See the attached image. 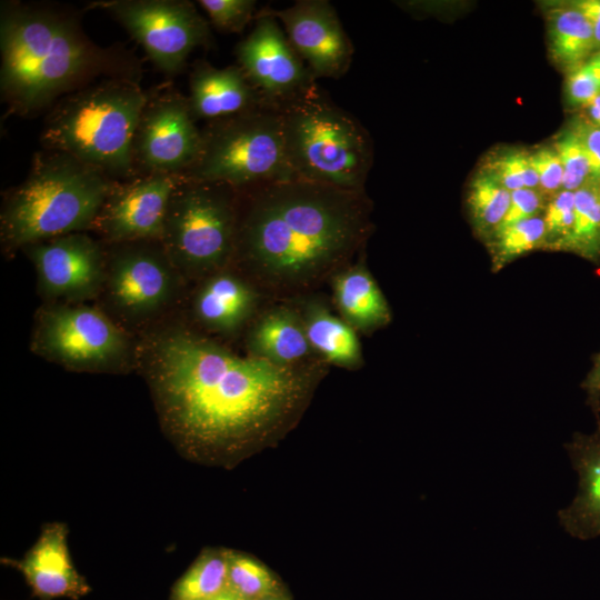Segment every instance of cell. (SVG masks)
Returning <instances> with one entry per match:
<instances>
[{
	"label": "cell",
	"mask_w": 600,
	"mask_h": 600,
	"mask_svg": "<svg viewBox=\"0 0 600 600\" xmlns=\"http://www.w3.org/2000/svg\"><path fill=\"white\" fill-rule=\"evenodd\" d=\"M547 27L551 57L569 71L583 64L596 52L590 23L572 6H559L549 10Z\"/></svg>",
	"instance_id": "cb8c5ba5"
},
{
	"label": "cell",
	"mask_w": 600,
	"mask_h": 600,
	"mask_svg": "<svg viewBox=\"0 0 600 600\" xmlns=\"http://www.w3.org/2000/svg\"><path fill=\"white\" fill-rule=\"evenodd\" d=\"M564 250L600 262V184L588 181L574 191V220Z\"/></svg>",
	"instance_id": "484cf974"
},
{
	"label": "cell",
	"mask_w": 600,
	"mask_h": 600,
	"mask_svg": "<svg viewBox=\"0 0 600 600\" xmlns=\"http://www.w3.org/2000/svg\"><path fill=\"white\" fill-rule=\"evenodd\" d=\"M248 346L250 354L279 366H296L313 352L301 317L283 308L269 311L258 320Z\"/></svg>",
	"instance_id": "7402d4cb"
},
{
	"label": "cell",
	"mask_w": 600,
	"mask_h": 600,
	"mask_svg": "<svg viewBox=\"0 0 600 600\" xmlns=\"http://www.w3.org/2000/svg\"><path fill=\"white\" fill-rule=\"evenodd\" d=\"M238 190L183 178L168 208L160 243L174 269L186 276L221 271L234 257Z\"/></svg>",
	"instance_id": "ba28073f"
},
{
	"label": "cell",
	"mask_w": 600,
	"mask_h": 600,
	"mask_svg": "<svg viewBox=\"0 0 600 600\" xmlns=\"http://www.w3.org/2000/svg\"><path fill=\"white\" fill-rule=\"evenodd\" d=\"M546 246L543 218L538 216L499 229L489 239L493 271L532 250Z\"/></svg>",
	"instance_id": "83f0119b"
},
{
	"label": "cell",
	"mask_w": 600,
	"mask_h": 600,
	"mask_svg": "<svg viewBox=\"0 0 600 600\" xmlns=\"http://www.w3.org/2000/svg\"><path fill=\"white\" fill-rule=\"evenodd\" d=\"M566 448L579 474V489L572 503L558 516L569 534L588 540L600 536V430L574 433Z\"/></svg>",
	"instance_id": "d6986e66"
},
{
	"label": "cell",
	"mask_w": 600,
	"mask_h": 600,
	"mask_svg": "<svg viewBox=\"0 0 600 600\" xmlns=\"http://www.w3.org/2000/svg\"><path fill=\"white\" fill-rule=\"evenodd\" d=\"M544 197L536 189L522 188L512 191L509 208L499 229L538 217L540 210L544 208Z\"/></svg>",
	"instance_id": "e575fe53"
},
{
	"label": "cell",
	"mask_w": 600,
	"mask_h": 600,
	"mask_svg": "<svg viewBox=\"0 0 600 600\" xmlns=\"http://www.w3.org/2000/svg\"><path fill=\"white\" fill-rule=\"evenodd\" d=\"M118 246L107 262L104 284L110 302L128 319L156 316L172 301L178 271L160 241Z\"/></svg>",
	"instance_id": "7c38bea8"
},
{
	"label": "cell",
	"mask_w": 600,
	"mask_h": 600,
	"mask_svg": "<svg viewBox=\"0 0 600 600\" xmlns=\"http://www.w3.org/2000/svg\"><path fill=\"white\" fill-rule=\"evenodd\" d=\"M201 129L196 126L187 96L172 87L148 93L133 139L137 176H182L196 161Z\"/></svg>",
	"instance_id": "8fae6325"
},
{
	"label": "cell",
	"mask_w": 600,
	"mask_h": 600,
	"mask_svg": "<svg viewBox=\"0 0 600 600\" xmlns=\"http://www.w3.org/2000/svg\"><path fill=\"white\" fill-rule=\"evenodd\" d=\"M511 192L486 171L471 181L467 194L470 221L480 238L489 240L499 229L510 203Z\"/></svg>",
	"instance_id": "4316f807"
},
{
	"label": "cell",
	"mask_w": 600,
	"mask_h": 600,
	"mask_svg": "<svg viewBox=\"0 0 600 600\" xmlns=\"http://www.w3.org/2000/svg\"><path fill=\"white\" fill-rule=\"evenodd\" d=\"M187 98L193 119L207 122L271 104L238 64L217 68L203 60L193 64Z\"/></svg>",
	"instance_id": "ac0fdd59"
},
{
	"label": "cell",
	"mask_w": 600,
	"mask_h": 600,
	"mask_svg": "<svg viewBox=\"0 0 600 600\" xmlns=\"http://www.w3.org/2000/svg\"><path fill=\"white\" fill-rule=\"evenodd\" d=\"M260 600H291V598L286 590H282L280 592L267 596Z\"/></svg>",
	"instance_id": "7bdbcfd3"
},
{
	"label": "cell",
	"mask_w": 600,
	"mask_h": 600,
	"mask_svg": "<svg viewBox=\"0 0 600 600\" xmlns=\"http://www.w3.org/2000/svg\"><path fill=\"white\" fill-rule=\"evenodd\" d=\"M280 24L316 79L343 77L353 60V44L334 7L327 0H299L284 9L266 8Z\"/></svg>",
	"instance_id": "2e32d148"
},
{
	"label": "cell",
	"mask_w": 600,
	"mask_h": 600,
	"mask_svg": "<svg viewBox=\"0 0 600 600\" xmlns=\"http://www.w3.org/2000/svg\"><path fill=\"white\" fill-rule=\"evenodd\" d=\"M229 550L206 549L174 583L170 600H208L228 588Z\"/></svg>",
	"instance_id": "d4e9b609"
},
{
	"label": "cell",
	"mask_w": 600,
	"mask_h": 600,
	"mask_svg": "<svg viewBox=\"0 0 600 600\" xmlns=\"http://www.w3.org/2000/svg\"><path fill=\"white\" fill-rule=\"evenodd\" d=\"M530 163L539 180V192L549 201L562 190L563 168L553 148L542 147L529 153Z\"/></svg>",
	"instance_id": "836d02e7"
},
{
	"label": "cell",
	"mask_w": 600,
	"mask_h": 600,
	"mask_svg": "<svg viewBox=\"0 0 600 600\" xmlns=\"http://www.w3.org/2000/svg\"><path fill=\"white\" fill-rule=\"evenodd\" d=\"M136 352L164 434L198 461L228 463L271 437L299 411L317 374L236 354L181 326L153 331Z\"/></svg>",
	"instance_id": "6da1fadb"
},
{
	"label": "cell",
	"mask_w": 600,
	"mask_h": 600,
	"mask_svg": "<svg viewBox=\"0 0 600 600\" xmlns=\"http://www.w3.org/2000/svg\"><path fill=\"white\" fill-rule=\"evenodd\" d=\"M369 209L363 191L299 178L240 189L233 258L272 286L306 284L361 246Z\"/></svg>",
	"instance_id": "7a4b0ae2"
},
{
	"label": "cell",
	"mask_w": 600,
	"mask_h": 600,
	"mask_svg": "<svg viewBox=\"0 0 600 600\" xmlns=\"http://www.w3.org/2000/svg\"><path fill=\"white\" fill-rule=\"evenodd\" d=\"M208 600H244L234 592H232L230 589H226L222 592L218 593L217 596L208 599Z\"/></svg>",
	"instance_id": "b9f144b4"
},
{
	"label": "cell",
	"mask_w": 600,
	"mask_h": 600,
	"mask_svg": "<svg viewBox=\"0 0 600 600\" xmlns=\"http://www.w3.org/2000/svg\"><path fill=\"white\" fill-rule=\"evenodd\" d=\"M253 289L227 272L210 276L199 288L193 312L200 323L218 332H233L250 317L256 304Z\"/></svg>",
	"instance_id": "ffe728a7"
},
{
	"label": "cell",
	"mask_w": 600,
	"mask_h": 600,
	"mask_svg": "<svg viewBox=\"0 0 600 600\" xmlns=\"http://www.w3.org/2000/svg\"><path fill=\"white\" fill-rule=\"evenodd\" d=\"M584 66L600 83V50L596 51L586 62Z\"/></svg>",
	"instance_id": "60d3db41"
},
{
	"label": "cell",
	"mask_w": 600,
	"mask_h": 600,
	"mask_svg": "<svg viewBox=\"0 0 600 600\" xmlns=\"http://www.w3.org/2000/svg\"><path fill=\"white\" fill-rule=\"evenodd\" d=\"M333 298L342 319L354 330L370 332L391 320L389 304L363 264L349 267L336 276Z\"/></svg>",
	"instance_id": "44dd1931"
},
{
	"label": "cell",
	"mask_w": 600,
	"mask_h": 600,
	"mask_svg": "<svg viewBox=\"0 0 600 600\" xmlns=\"http://www.w3.org/2000/svg\"><path fill=\"white\" fill-rule=\"evenodd\" d=\"M312 351L327 362L353 369L362 362L360 341L354 329L320 303L304 307L301 317Z\"/></svg>",
	"instance_id": "603a6c76"
},
{
	"label": "cell",
	"mask_w": 600,
	"mask_h": 600,
	"mask_svg": "<svg viewBox=\"0 0 600 600\" xmlns=\"http://www.w3.org/2000/svg\"><path fill=\"white\" fill-rule=\"evenodd\" d=\"M180 174L150 173L119 181L93 226L111 244L160 241L171 196Z\"/></svg>",
	"instance_id": "5bb4252c"
},
{
	"label": "cell",
	"mask_w": 600,
	"mask_h": 600,
	"mask_svg": "<svg viewBox=\"0 0 600 600\" xmlns=\"http://www.w3.org/2000/svg\"><path fill=\"white\" fill-rule=\"evenodd\" d=\"M32 350L66 368L112 370L129 357L127 334L102 311L88 306L56 304L36 318Z\"/></svg>",
	"instance_id": "30bf717a"
},
{
	"label": "cell",
	"mask_w": 600,
	"mask_h": 600,
	"mask_svg": "<svg viewBox=\"0 0 600 600\" xmlns=\"http://www.w3.org/2000/svg\"><path fill=\"white\" fill-rule=\"evenodd\" d=\"M588 120L593 126L600 127V93L596 96L586 107Z\"/></svg>",
	"instance_id": "ab89813d"
},
{
	"label": "cell",
	"mask_w": 600,
	"mask_h": 600,
	"mask_svg": "<svg viewBox=\"0 0 600 600\" xmlns=\"http://www.w3.org/2000/svg\"><path fill=\"white\" fill-rule=\"evenodd\" d=\"M574 9H577L590 23L596 50H600V0H579L572 1L569 3Z\"/></svg>",
	"instance_id": "f35d334b"
},
{
	"label": "cell",
	"mask_w": 600,
	"mask_h": 600,
	"mask_svg": "<svg viewBox=\"0 0 600 600\" xmlns=\"http://www.w3.org/2000/svg\"><path fill=\"white\" fill-rule=\"evenodd\" d=\"M581 387L587 393V403L592 409L600 430V352L593 356L592 367Z\"/></svg>",
	"instance_id": "74e56055"
},
{
	"label": "cell",
	"mask_w": 600,
	"mask_h": 600,
	"mask_svg": "<svg viewBox=\"0 0 600 600\" xmlns=\"http://www.w3.org/2000/svg\"><path fill=\"white\" fill-rule=\"evenodd\" d=\"M0 93L10 114L30 118L97 81L140 82L142 66L122 44L101 47L67 7L2 1Z\"/></svg>",
	"instance_id": "3957f363"
},
{
	"label": "cell",
	"mask_w": 600,
	"mask_h": 600,
	"mask_svg": "<svg viewBox=\"0 0 600 600\" xmlns=\"http://www.w3.org/2000/svg\"><path fill=\"white\" fill-rule=\"evenodd\" d=\"M580 140L590 168V180L600 184V127L586 119L576 120L570 128Z\"/></svg>",
	"instance_id": "8d00e7d4"
},
{
	"label": "cell",
	"mask_w": 600,
	"mask_h": 600,
	"mask_svg": "<svg viewBox=\"0 0 600 600\" xmlns=\"http://www.w3.org/2000/svg\"><path fill=\"white\" fill-rule=\"evenodd\" d=\"M564 88L568 103L574 107L584 108L600 93V83L584 63L569 71Z\"/></svg>",
	"instance_id": "d590c367"
},
{
	"label": "cell",
	"mask_w": 600,
	"mask_h": 600,
	"mask_svg": "<svg viewBox=\"0 0 600 600\" xmlns=\"http://www.w3.org/2000/svg\"><path fill=\"white\" fill-rule=\"evenodd\" d=\"M147 100L140 82L126 78L74 91L47 112L42 149L67 153L117 181L134 178L133 139Z\"/></svg>",
	"instance_id": "5b68a950"
},
{
	"label": "cell",
	"mask_w": 600,
	"mask_h": 600,
	"mask_svg": "<svg viewBox=\"0 0 600 600\" xmlns=\"http://www.w3.org/2000/svg\"><path fill=\"white\" fill-rule=\"evenodd\" d=\"M117 182L67 153L37 151L26 179L3 198L2 247L13 252L92 228Z\"/></svg>",
	"instance_id": "277c9868"
},
{
	"label": "cell",
	"mask_w": 600,
	"mask_h": 600,
	"mask_svg": "<svg viewBox=\"0 0 600 600\" xmlns=\"http://www.w3.org/2000/svg\"><path fill=\"white\" fill-rule=\"evenodd\" d=\"M553 149L563 168L562 190L577 191L590 180L589 161L580 140L568 129L556 140Z\"/></svg>",
	"instance_id": "4dcf8cb0"
},
{
	"label": "cell",
	"mask_w": 600,
	"mask_h": 600,
	"mask_svg": "<svg viewBox=\"0 0 600 600\" xmlns=\"http://www.w3.org/2000/svg\"><path fill=\"white\" fill-rule=\"evenodd\" d=\"M546 246L564 250L574 220V192L561 190L544 207Z\"/></svg>",
	"instance_id": "1f68e13d"
},
{
	"label": "cell",
	"mask_w": 600,
	"mask_h": 600,
	"mask_svg": "<svg viewBox=\"0 0 600 600\" xmlns=\"http://www.w3.org/2000/svg\"><path fill=\"white\" fill-rule=\"evenodd\" d=\"M210 23L228 33H240L257 17L254 0H199Z\"/></svg>",
	"instance_id": "d6a6232c"
},
{
	"label": "cell",
	"mask_w": 600,
	"mask_h": 600,
	"mask_svg": "<svg viewBox=\"0 0 600 600\" xmlns=\"http://www.w3.org/2000/svg\"><path fill=\"white\" fill-rule=\"evenodd\" d=\"M510 192L522 189H539V180L529 153L522 150L504 151L494 156L483 168Z\"/></svg>",
	"instance_id": "f546056e"
},
{
	"label": "cell",
	"mask_w": 600,
	"mask_h": 600,
	"mask_svg": "<svg viewBox=\"0 0 600 600\" xmlns=\"http://www.w3.org/2000/svg\"><path fill=\"white\" fill-rule=\"evenodd\" d=\"M89 8L108 12L167 76L182 72L194 49L213 43L209 22L188 0H103Z\"/></svg>",
	"instance_id": "9c48e42d"
},
{
	"label": "cell",
	"mask_w": 600,
	"mask_h": 600,
	"mask_svg": "<svg viewBox=\"0 0 600 600\" xmlns=\"http://www.w3.org/2000/svg\"><path fill=\"white\" fill-rule=\"evenodd\" d=\"M228 589L244 600H260L284 590L278 577L258 559L229 550Z\"/></svg>",
	"instance_id": "f1b7e54d"
},
{
	"label": "cell",
	"mask_w": 600,
	"mask_h": 600,
	"mask_svg": "<svg viewBox=\"0 0 600 600\" xmlns=\"http://www.w3.org/2000/svg\"><path fill=\"white\" fill-rule=\"evenodd\" d=\"M1 561L23 576L32 596L39 600H78L91 590L71 560L68 527L62 522L44 524L36 543L21 559Z\"/></svg>",
	"instance_id": "e0dca14e"
},
{
	"label": "cell",
	"mask_w": 600,
	"mask_h": 600,
	"mask_svg": "<svg viewBox=\"0 0 600 600\" xmlns=\"http://www.w3.org/2000/svg\"><path fill=\"white\" fill-rule=\"evenodd\" d=\"M183 178L237 190L294 178L287 157L280 109H257L207 122L201 146Z\"/></svg>",
	"instance_id": "52a82bcc"
},
{
	"label": "cell",
	"mask_w": 600,
	"mask_h": 600,
	"mask_svg": "<svg viewBox=\"0 0 600 600\" xmlns=\"http://www.w3.org/2000/svg\"><path fill=\"white\" fill-rule=\"evenodd\" d=\"M238 66L267 102L280 106L317 83L280 22L259 10L251 32L236 46Z\"/></svg>",
	"instance_id": "4fadbf2b"
},
{
	"label": "cell",
	"mask_w": 600,
	"mask_h": 600,
	"mask_svg": "<svg viewBox=\"0 0 600 600\" xmlns=\"http://www.w3.org/2000/svg\"><path fill=\"white\" fill-rule=\"evenodd\" d=\"M32 261L40 292L69 301L97 294L106 280L102 247L84 232H74L23 248Z\"/></svg>",
	"instance_id": "9a60e30c"
},
{
	"label": "cell",
	"mask_w": 600,
	"mask_h": 600,
	"mask_svg": "<svg viewBox=\"0 0 600 600\" xmlns=\"http://www.w3.org/2000/svg\"><path fill=\"white\" fill-rule=\"evenodd\" d=\"M294 178L363 191L372 164L371 139L318 83L278 106Z\"/></svg>",
	"instance_id": "8992f818"
}]
</instances>
